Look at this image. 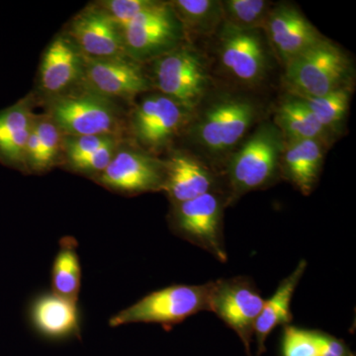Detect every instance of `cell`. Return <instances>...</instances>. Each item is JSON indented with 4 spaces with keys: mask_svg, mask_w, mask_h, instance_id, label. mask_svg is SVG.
<instances>
[{
    "mask_svg": "<svg viewBox=\"0 0 356 356\" xmlns=\"http://www.w3.org/2000/svg\"><path fill=\"white\" fill-rule=\"evenodd\" d=\"M26 104L14 105L0 111V156L11 165H26V147L34 125Z\"/></svg>",
    "mask_w": 356,
    "mask_h": 356,
    "instance_id": "obj_21",
    "label": "cell"
},
{
    "mask_svg": "<svg viewBox=\"0 0 356 356\" xmlns=\"http://www.w3.org/2000/svg\"><path fill=\"white\" fill-rule=\"evenodd\" d=\"M83 76L88 89L107 98L132 99L151 86L139 64L127 57H84Z\"/></svg>",
    "mask_w": 356,
    "mask_h": 356,
    "instance_id": "obj_13",
    "label": "cell"
},
{
    "mask_svg": "<svg viewBox=\"0 0 356 356\" xmlns=\"http://www.w3.org/2000/svg\"><path fill=\"white\" fill-rule=\"evenodd\" d=\"M257 103L241 95H222L200 110L191 124V140L207 156L222 158L242 142L259 117Z\"/></svg>",
    "mask_w": 356,
    "mask_h": 356,
    "instance_id": "obj_1",
    "label": "cell"
},
{
    "mask_svg": "<svg viewBox=\"0 0 356 356\" xmlns=\"http://www.w3.org/2000/svg\"><path fill=\"white\" fill-rule=\"evenodd\" d=\"M351 67L344 51L325 38L285 65L284 81L293 95L323 96L350 86Z\"/></svg>",
    "mask_w": 356,
    "mask_h": 356,
    "instance_id": "obj_4",
    "label": "cell"
},
{
    "mask_svg": "<svg viewBox=\"0 0 356 356\" xmlns=\"http://www.w3.org/2000/svg\"><path fill=\"white\" fill-rule=\"evenodd\" d=\"M191 114L165 95L147 96L134 111V136L149 153L163 151L188 122Z\"/></svg>",
    "mask_w": 356,
    "mask_h": 356,
    "instance_id": "obj_12",
    "label": "cell"
},
{
    "mask_svg": "<svg viewBox=\"0 0 356 356\" xmlns=\"http://www.w3.org/2000/svg\"><path fill=\"white\" fill-rule=\"evenodd\" d=\"M284 356H318L313 332L286 325L282 341Z\"/></svg>",
    "mask_w": 356,
    "mask_h": 356,
    "instance_id": "obj_29",
    "label": "cell"
},
{
    "mask_svg": "<svg viewBox=\"0 0 356 356\" xmlns=\"http://www.w3.org/2000/svg\"><path fill=\"white\" fill-rule=\"evenodd\" d=\"M214 282L203 285H172L152 292L124 309L109 321L112 327L128 324H159L166 330L201 311H210Z\"/></svg>",
    "mask_w": 356,
    "mask_h": 356,
    "instance_id": "obj_3",
    "label": "cell"
},
{
    "mask_svg": "<svg viewBox=\"0 0 356 356\" xmlns=\"http://www.w3.org/2000/svg\"><path fill=\"white\" fill-rule=\"evenodd\" d=\"M351 91L350 84L323 96H295L303 100L323 127L332 135L343 126L350 108Z\"/></svg>",
    "mask_w": 356,
    "mask_h": 356,
    "instance_id": "obj_25",
    "label": "cell"
},
{
    "mask_svg": "<svg viewBox=\"0 0 356 356\" xmlns=\"http://www.w3.org/2000/svg\"><path fill=\"white\" fill-rule=\"evenodd\" d=\"M122 32L126 54L136 62L158 58L175 50L185 36L170 3L161 1L136 16Z\"/></svg>",
    "mask_w": 356,
    "mask_h": 356,
    "instance_id": "obj_7",
    "label": "cell"
},
{
    "mask_svg": "<svg viewBox=\"0 0 356 356\" xmlns=\"http://www.w3.org/2000/svg\"><path fill=\"white\" fill-rule=\"evenodd\" d=\"M77 245L79 243L74 236H65L60 238L51 268V292L76 303L83 276Z\"/></svg>",
    "mask_w": 356,
    "mask_h": 356,
    "instance_id": "obj_23",
    "label": "cell"
},
{
    "mask_svg": "<svg viewBox=\"0 0 356 356\" xmlns=\"http://www.w3.org/2000/svg\"><path fill=\"white\" fill-rule=\"evenodd\" d=\"M264 30L284 65L325 38L291 4H280L271 9Z\"/></svg>",
    "mask_w": 356,
    "mask_h": 356,
    "instance_id": "obj_15",
    "label": "cell"
},
{
    "mask_svg": "<svg viewBox=\"0 0 356 356\" xmlns=\"http://www.w3.org/2000/svg\"><path fill=\"white\" fill-rule=\"evenodd\" d=\"M95 178L110 191L129 195L161 191L165 182V163L147 152L120 149Z\"/></svg>",
    "mask_w": 356,
    "mask_h": 356,
    "instance_id": "obj_11",
    "label": "cell"
},
{
    "mask_svg": "<svg viewBox=\"0 0 356 356\" xmlns=\"http://www.w3.org/2000/svg\"><path fill=\"white\" fill-rule=\"evenodd\" d=\"M313 332V331H312ZM317 343L318 356H353L348 346L341 339L322 332H313Z\"/></svg>",
    "mask_w": 356,
    "mask_h": 356,
    "instance_id": "obj_31",
    "label": "cell"
},
{
    "mask_svg": "<svg viewBox=\"0 0 356 356\" xmlns=\"http://www.w3.org/2000/svg\"><path fill=\"white\" fill-rule=\"evenodd\" d=\"M158 1L154 0H109L99 4L112 19L118 24L121 30L126 27L143 11L151 8Z\"/></svg>",
    "mask_w": 356,
    "mask_h": 356,
    "instance_id": "obj_30",
    "label": "cell"
},
{
    "mask_svg": "<svg viewBox=\"0 0 356 356\" xmlns=\"http://www.w3.org/2000/svg\"><path fill=\"white\" fill-rule=\"evenodd\" d=\"M35 129L38 137V152L30 168L35 172H44L57 161L62 147L60 131L51 119L35 121Z\"/></svg>",
    "mask_w": 356,
    "mask_h": 356,
    "instance_id": "obj_27",
    "label": "cell"
},
{
    "mask_svg": "<svg viewBox=\"0 0 356 356\" xmlns=\"http://www.w3.org/2000/svg\"><path fill=\"white\" fill-rule=\"evenodd\" d=\"M353 356H355V355H353Z\"/></svg>",
    "mask_w": 356,
    "mask_h": 356,
    "instance_id": "obj_32",
    "label": "cell"
},
{
    "mask_svg": "<svg viewBox=\"0 0 356 356\" xmlns=\"http://www.w3.org/2000/svg\"><path fill=\"white\" fill-rule=\"evenodd\" d=\"M84 56L70 37L58 36L48 47L41 64V86L46 92L62 95L83 76Z\"/></svg>",
    "mask_w": 356,
    "mask_h": 356,
    "instance_id": "obj_18",
    "label": "cell"
},
{
    "mask_svg": "<svg viewBox=\"0 0 356 356\" xmlns=\"http://www.w3.org/2000/svg\"><path fill=\"white\" fill-rule=\"evenodd\" d=\"M184 32L210 36L220 29L224 21L222 1L217 0H177L170 2Z\"/></svg>",
    "mask_w": 356,
    "mask_h": 356,
    "instance_id": "obj_24",
    "label": "cell"
},
{
    "mask_svg": "<svg viewBox=\"0 0 356 356\" xmlns=\"http://www.w3.org/2000/svg\"><path fill=\"white\" fill-rule=\"evenodd\" d=\"M307 262H299L295 270L289 276L281 281L270 299L266 300L264 308L257 318L254 325L255 339H257V356L266 353V341L270 332L280 325H289L292 322L291 300L300 280L305 273Z\"/></svg>",
    "mask_w": 356,
    "mask_h": 356,
    "instance_id": "obj_20",
    "label": "cell"
},
{
    "mask_svg": "<svg viewBox=\"0 0 356 356\" xmlns=\"http://www.w3.org/2000/svg\"><path fill=\"white\" fill-rule=\"evenodd\" d=\"M274 123L284 140H322L329 146L332 135L318 121L303 100L290 95L278 107Z\"/></svg>",
    "mask_w": 356,
    "mask_h": 356,
    "instance_id": "obj_22",
    "label": "cell"
},
{
    "mask_svg": "<svg viewBox=\"0 0 356 356\" xmlns=\"http://www.w3.org/2000/svg\"><path fill=\"white\" fill-rule=\"evenodd\" d=\"M30 322L35 331L53 341L81 339V318L76 302L46 292L33 300Z\"/></svg>",
    "mask_w": 356,
    "mask_h": 356,
    "instance_id": "obj_17",
    "label": "cell"
},
{
    "mask_svg": "<svg viewBox=\"0 0 356 356\" xmlns=\"http://www.w3.org/2000/svg\"><path fill=\"white\" fill-rule=\"evenodd\" d=\"M327 147L318 140H285L280 172L303 195H310L315 188Z\"/></svg>",
    "mask_w": 356,
    "mask_h": 356,
    "instance_id": "obj_19",
    "label": "cell"
},
{
    "mask_svg": "<svg viewBox=\"0 0 356 356\" xmlns=\"http://www.w3.org/2000/svg\"><path fill=\"white\" fill-rule=\"evenodd\" d=\"M266 300L248 278L235 277L216 281L211 295L210 311L216 314L240 337L248 356L254 325Z\"/></svg>",
    "mask_w": 356,
    "mask_h": 356,
    "instance_id": "obj_9",
    "label": "cell"
},
{
    "mask_svg": "<svg viewBox=\"0 0 356 356\" xmlns=\"http://www.w3.org/2000/svg\"><path fill=\"white\" fill-rule=\"evenodd\" d=\"M114 138L113 135L69 136L65 140V149L70 168L72 170Z\"/></svg>",
    "mask_w": 356,
    "mask_h": 356,
    "instance_id": "obj_28",
    "label": "cell"
},
{
    "mask_svg": "<svg viewBox=\"0 0 356 356\" xmlns=\"http://www.w3.org/2000/svg\"><path fill=\"white\" fill-rule=\"evenodd\" d=\"M154 84L161 95L193 113L209 91L211 77L205 58L186 44L156 58Z\"/></svg>",
    "mask_w": 356,
    "mask_h": 356,
    "instance_id": "obj_5",
    "label": "cell"
},
{
    "mask_svg": "<svg viewBox=\"0 0 356 356\" xmlns=\"http://www.w3.org/2000/svg\"><path fill=\"white\" fill-rule=\"evenodd\" d=\"M51 120L69 136L113 135L118 116L109 98L88 89L62 95L51 105Z\"/></svg>",
    "mask_w": 356,
    "mask_h": 356,
    "instance_id": "obj_8",
    "label": "cell"
},
{
    "mask_svg": "<svg viewBox=\"0 0 356 356\" xmlns=\"http://www.w3.org/2000/svg\"><path fill=\"white\" fill-rule=\"evenodd\" d=\"M70 38L84 57H128L121 28L102 7H88L72 20Z\"/></svg>",
    "mask_w": 356,
    "mask_h": 356,
    "instance_id": "obj_14",
    "label": "cell"
},
{
    "mask_svg": "<svg viewBox=\"0 0 356 356\" xmlns=\"http://www.w3.org/2000/svg\"><path fill=\"white\" fill-rule=\"evenodd\" d=\"M225 204L219 192H209L185 202L173 204L170 228L175 235L203 248L218 261L228 259L222 235Z\"/></svg>",
    "mask_w": 356,
    "mask_h": 356,
    "instance_id": "obj_6",
    "label": "cell"
},
{
    "mask_svg": "<svg viewBox=\"0 0 356 356\" xmlns=\"http://www.w3.org/2000/svg\"><path fill=\"white\" fill-rule=\"evenodd\" d=\"M218 36L220 62L229 76L247 86L261 83L269 67L261 30L243 29L222 22Z\"/></svg>",
    "mask_w": 356,
    "mask_h": 356,
    "instance_id": "obj_10",
    "label": "cell"
},
{
    "mask_svg": "<svg viewBox=\"0 0 356 356\" xmlns=\"http://www.w3.org/2000/svg\"><path fill=\"white\" fill-rule=\"evenodd\" d=\"M271 6L264 0H226L222 1V22L243 29H264Z\"/></svg>",
    "mask_w": 356,
    "mask_h": 356,
    "instance_id": "obj_26",
    "label": "cell"
},
{
    "mask_svg": "<svg viewBox=\"0 0 356 356\" xmlns=\"http://www.w3.org/2000/svg\"><path fill=\"white\" fill-rule=\"evenodd\" d=\"M163 163L165 182L163 191L166 192L172 205L209 192H218L214 173L195 156L177 152Z\"/></svg>",
    "mask_w": 356,
    "mask_h": 356,
    "instance_id": "obj_16",
    "label": "cell"
},
{
    "mask_svg": "<svg viewBox=\"0 0 356 356\" xmlns=\"http://www.w3.org/2000/svg\"><path fill=\"white\" fill-rule=\"evenodd\" d=\"M285 140L274 122H262L229 156L227 180L229 200L247 192L266 188L280 172V159Z\"/></svg>",
    "mask_w": 356,
    "mask_h": 356,
    "instance_id": "obj_2",
    "label": "cell"
}]
</instances>
